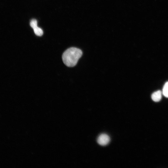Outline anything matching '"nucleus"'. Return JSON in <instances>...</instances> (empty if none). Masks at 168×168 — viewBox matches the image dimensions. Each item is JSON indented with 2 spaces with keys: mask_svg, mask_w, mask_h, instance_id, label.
I'll list each match as a JSON object with an SVG mask.
<instances>
[{
  "mask_svg": "<svg viewBox=\"0 0 168 168\" xmlns=\"http://www.w3.org/2000/svg\"><path fill=\"white\" fill-rule=\"evenodd\" d=\"M82 54V51L80 49L71 47L63 53L62 60L66 65L68 67H73L76 65Z\"/></svg>",
  "mask_w": 168,
  "mask_h": 168,
  "instance_id": "f257e3e1",
  "label": "nucleus"
},
{
  "mask_svg": "<svg viewBox=\"0 0 168 168\" xmlns=\"http://www.w3.org/2000/svg\"><path fill=\"white\" fill-rule=\"evenodd\" d=\"M30 25L33 29L35 34L37 36H41L43 34L42 30L37 26V21L36 20L33 19L30 22Z\"/></svg>",
  "mask_w": 168,
  "mask_h": 168,
  "instance_id": "f03ea898",
  "label": "nucleus"
},
{
  "mask_svg": "<svg viewBox=\"0 0 168 168\" xmlns=\"http://www.w3.org/2000/svg\"><path fill=\"white\" fill-rule=\"evenodd\" d=\"M110 141V137L107 134L102 133L100 135L97 139L98 143L102 146L107 145Z\"/></svg>",
  "mask_w": 168,
  "mask_h": 168,
  "instance_id": "7ed1b4c3",
  "label": "nucleus"
},
{
  "mask_svg": "<svg viewBox=\"0 0 168 168\" xmlns=\"http://www.w3.org/2000/svg\"><path fill=\"white\" fill-rule=\"evenodd\" d=\"M161 91L160 90L154 92L151 96L152 100L155 102L159 101L161 98Z\"/></svg>",
  "mask_w": 168,
  "mask_h": 168,
  "instance_id": "20e7f679",
  "label": "nucleus"
},
{
  "mask_svg": "<svg viewBox=\"0 0 168 168\" xmlns=\"http://www.w3.org/2000/svg\"><path fill=\"white\" fill-rule=\"evenodd\" d=\"M162 93L165 97L168 98V82H166L163 86Z\"/></svg>",
  "mask_w": 168,
  "mask_h": 168,
  "instance_id": "39448f33",
  "label": "nucleus"
}]
</instances>
